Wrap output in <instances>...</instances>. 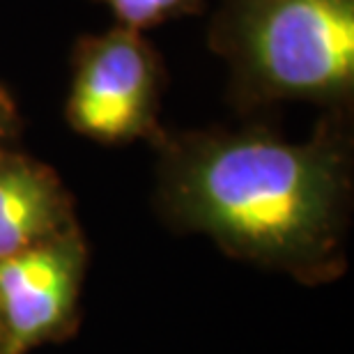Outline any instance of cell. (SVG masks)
I'll return each mask as SVG.
<instances>
[{"label": "cell", "mask_w": 354, "mask_h": 354, "mask_svg": "<svg viewBox=\"0 0 354 354\" xmlns=\"http://www.w3.org/2000/svg\"><path fill=\"white\" fill-rule=\"evenodd\" d=\"M161 60L143 32L115 26L81 37L72 55L67 122L97 143H129L161 133Z\"/></svg>", "instance_id": "3957f363"}, {"label": "cell", "mask_w": 354, "mask_h": 354, "mask_svg": "<svg viewBox=\"0 0 354 354\" xmlns=\"http://www.w3.org/2000/svg\"><path fill=\"white\" fill-rule=\"evenodd\" d=\"M21 131V118L12 92L0 83V147H10Z\"/></svg>", "instance_id": "52a82bcc"}, {"label": "cell", "mask_w": 354, "mask_h": 354, "mask_svg": "<svg viewBox=\"0 0 354 354\" xmlns=\"http://www.w3.org/2000/svg\"><path fill=\"white\" fill-rule=\"evenodd\" d=\"M209 46L242 111L274 102L345 109L354 95V0H221Z\"/></svg>", "instance_id": "7a4b0ae2"}, {"label": "cell", "mask_w": 354, "mask_h": 354, "mask_svg": "<svg viewBox=\"0 0 354 354\" xmlns=\"http://www.w3.org/2000/svg\"><path fill=\"white\" fill-rule=\"evenodd\" d=\"M111 10L118 26L143 32L203 10L205 0H99Z\"/></svg>", "instance_id": "8992f818"}, {"label": "cell", "mask_w": 354, "mask_h": 354, "mask_svg": "<svg viewBox=\"0 0 354 354\" xmlns=\"http://www.w3.org/2000/svg\"><path fill=\"white\" fill-rule=\"evenodd\" d=\"M74 223L72 198L53 168L12 145L0 147V258L46 242Z\"/></svg>", "instance_id": "5b68a950"}, {"label": "cell", "mask_w": 354, "mask_h": 354, "mask_svg": "<svg viewBox=\"0 0 354 354\" xmlns=\"http://www.w3.org/2000/svg\"><path fill=\"white\" fill-rule=\"evenodd\" d=\"M0 354H3V352H0Z\"/></svg>", "instance_id": "ba28073f"}, {"label": "cell", "mask_w": 354, "mask_h": 354, "mask_svg": "<svg viewBox=\"0 0 354 354\" xmlns=\"http://www.w3.org/2000/svg\"><path fill=\"white\" fill-rule=\"evenodd\" d=\"M86 263L88 246L76 223L0 258V352L26 354L67 327Z\"/></svg>", "instance_id": "277c9868"}, {"label": "cell", "mask_w": 354, "mask_h": 354, "mask_svg": "<svg viewBox=\"0 0 354 354\" xmlns=\"http://www.w3.org/2000/svg\"><path fill=\"white\" fill-rule=\"evenodd\" d=\"M166 216L225 253L315 279L341 265L352 189L345 109L301 143L263 127L161 133Z\"/></svg>", "instance_id": "6da1fadb"}]
</instances>
